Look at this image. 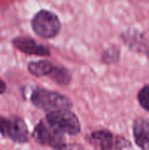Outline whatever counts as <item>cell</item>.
<instances>
[{
    "mask_svg": "<svg viewBox=\"0 0 149 150\" xmlns=\"http://www.w3.org/2000/svg\"><path fill=\"white\" fill-rule=\"evenodd\" d=\"M88 140L92 146L101 150L126 149L132 148L129 141L124 137L115 135L107 130L93 132L89 135Z\"/></svg>",
    "mask_w": 149,
    "mask_h": 150,
    "instance_id": "5b68a950",
    "label": "cell"
},
{
    "mask_svg": "<svg viewBox=\"0 0 149 150\" xmlns=\"http://www.w3.org/2000/svg\"><path fill=\"white\" fill-rule=\"evenodd\" d=\"M30 99L34 106L47 113L70 109L73 105L72 101L67 96L42 88L34 89L30 96Z\"/></svg>",
    "mask_w": 149,
    "mask_h": 150,
    "instance_id": "6da1fadb",
    "label": "cell"
},
{
    "mask_svg": "<svg viewBox=\"0 0 149 150\" xmlns=\"http://www.w3.org/2000/svg\"><path fill=\"white\" fill-rule=\"evenodd\" d=\"M123 40L133 50L145 53L149 56V43L140 32L128 30L122 35Z\"/></svg>",
    "mask_w": 149,
    "mask_h": 150,
    "instance_id": "9c48e42d",
    "label": "cell"
},
{
    "mask_svg": "<svg viewBox=\"0 0 149 150\" xmlns=\"http://www.w3.org/2000/svg\"><path fill=\"white\" fill-rule=\"evenodd\" d=\"M46 120L50 125L65 134L76 135L81 132L80 121L69 109L48 112Z\"/></svg>",
    "mask_w": 149,
    "mask_h": 150,
    "instance_id": "277c9868",
    "label": "cell"
},
{
    "mask_svg": "<svg viewBox=\"0 0 149 150\" xmlns=\"http://www.w3.org/2000/svg\"><path fill=\"white\" fill-rule=\"evenodd\" d=\"M8 121H9V119L0 116V134L4 137H5V134H6V130H7V127L9 123Z\"/></svg>",
    "mask_w": 149,
    "mask_h": 150,
    "instance_id": "5bb4252c",
    "label": "cell"
},
{
    "mask_svg": "<svg viewBox=\"0 0 149 150\" xmlns=\"http://www.w3.org/2000/svg\"><path fill=\"white\" fill-rule=\"evenodd\" d=\"M140 105L146 111H149V84L142 87L138 93Z\"/></svg>",
    "mask_w": 149,
    "mask_h": 150,
    "instance_id": "4fadbf2b",
    "label": "cell"
},
{
    "mask_svg": "<svg viewBox=\"0 0 149 150\" xmlns=\"http://www.w3.org/2000/svg\"><path fill=\"white\" fill-rule=\"evenodd\" d=\"M48 76L53 82L61 86L68 85L72 78L70 72L66 68L61 66H54Z\"/></svg>",
    "mask_w": 149,
    "mask_h": 150,
    "instance_id": "8fae6325",
    "label": "cell"
},
{
    "mask_svg": "<svg viewBox=\"0 0 149 150\" xmlns=\"http://www.w3.org/2000/svg\"><path fill=\"white\" fill-rule=\"evenodd\" d=\"M6 83L3 81V79L0 77V95H3L6 91Z\"/></svg>",
    "mask_w": 149,
    "mask_h": 150,
    "instance_id": "9a60e30c",
    "label": "cell"
},
{
    "mask_svg": "<svg viewBox=\"0 0 149 150\" xmlns=\"http://www.w3.org/2000/svg\"><path fill=\"white\" fill-rule=\"evenodd\" d=\"M11 43L16 49L25 54L42 57H47L51 54V52L47 47L38 43L33 39L29 37H15L14 39H12Z\"/></svg>",
    "mask_w": 149,
    "mask_h": 150,
    "instance_id": "8992f818",
    "label": "cell"
},
{
    "mask_svg": "<svg viewBox=\"0 0 149 150\" xmlns=\"http://www.w3.org/2000/svg\"><path fill=\"white\" fill-rule=\"evenodd\" d=\"M54 65L47 61V60H40L36 62H31L28 63L27 69L31 75L36 77H42V76H48L51 71L54 69Z\"/></svg>",
    "mask_w": 149,
    "mask_h": 150,
    "instance_id": "30bf717a",
    "label": "cell"
},
{
    "mask_svg": "<svg viewBox=\"0 0 149 150\" xmlns=\"http://www.w3.org/2000/svg\"><path fill=\"white\" fill-rule=\"evenodd\" d=\"M32 139L39 144L52 149H65V134L57 130L47 120L40 121L33 129Z\"/></svg>",
    "mask_w": 149,
    "mask_h": 150,
    "instance_id": "3957f363",
    "label": "cell"
},
{
    "mask_svg": "<svg viewBox=\"0 0 149 150\" xmlns=\"http://www.w3.org/2000/svg\"><path fill=\"white\" fill-rule=\"evenodd\" d=\"M61 21L53 11L40 10L32 19V28L36 35L43 39L54 38L61 30Z\"/></svg>",
    "mask_w": 149,
    "mask_h": 150,
    "instance_id": "7a4b0ae2",
    "label": "cell"
},
{
    "mask_svg": "<svg viewBox=\"0 0 149 150\" xmlns=\"http://www.w3.org/2000/svg\"><path fill=\"white\" fill-rule=\"evenodd\" d=\"M5 137L19 144L28 142L30 140V134L25 122L19 117L9 118Z\"/></svg>",
    "mask_w": 149,
    "mask_h": 150,
    "instance_id": "52a82bcc",
    "label": "cell"
},
{
    "mask_svg": "<svg viewBox=\"0 0 149 150\" xmlns=\"http://www.w3.org/2000/svg\"><path fill=\"white\" fill-rule=\"evenodd\" d=\"M133 134L136 145L142 149H149V120L138 118L133 125Z\"/></svg>",
    "mask_w": 149,
    "mask_h": 150,
    "instance_id": "ba28073f",
    "label": "cell"
},
{
    "mask_svg": "<svg viewBox=\"0 0 149 150\" xmlns=\"http://www.w3.org/2000/svg\"><path fill=\"white\" fill-rule=\"evenodd\" d=\"M120 56L119 50L115 47H112L106 49L102 54V61L106 64H114L119 62Z\"/></svg>",
    "mask_w": 149,
    "mask_h": 150,
    "instance_id": "7c38bea8",
    "label": "cell"
}]
</instances>
